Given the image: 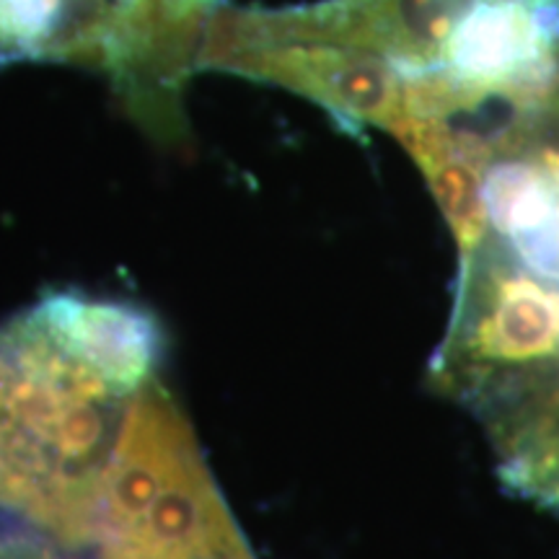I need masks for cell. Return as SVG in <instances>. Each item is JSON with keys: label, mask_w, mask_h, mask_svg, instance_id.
<instances>
[{"label": "cell", "mask_w": 559, "mask_h": 559, "mask_svg": "<svg viewBox=\"0 0 559 559\" xmlns=\"http://www.w3.org/2000/svg\"><path fill=\"white\" fill-rule=\"evenodd\" d=\"M194 456H200L198 445L177 407L156 383H145L124 409L104 469L102 547L130 534Z\"/></svg>", "instance_id": "277c9868"}, {"label": "cell", "mask_w": 559, "mask_h": 559, "mask_svg": "<svg viewBox=\"0 0 559 559\" xmlns=\"http://www.w3.org/2000/svg\"><path fill=\"white\" fill-rule=\"evenodd\" d=\"M481 0H321L285 11H239L249 29L379 55L402 81L436 73L453 32Z\"/></svg>", "instance_id": "3957f363"}, {"label": "cell", "mask_w": 559, "mask_h": 559, "mask_svg": "<svg viewBox=\"0 0 559 559\" xmlns=\"http://www.w3.org/2000/svg\"><path fill=\"white\" fill-rule=\"evenodd\" d=\"M202 0H0V62H99L135 86L169 68Z\"/></svg>", "instance_id": "7a4b0ae2"}, {"label": "cell", "mask_w": 559, "mask_h": 559, "mask_svg": "<svg viewBox=\"0 0 559 559\" xmlns=\"http://www.w3.org/2000/svg\"><path fill=\"white\" fill-rule=\"evenodd\" d=\"M29 317L62 353L99 376L115 396L135 394L151 383L164 355L158 319L130 300L50 293Z\"/></svg>", "instance_id": "5b68a950"}, {"label": "cell", "mask_w": 559, "mask_h": 559, "mask_svg": "<svg viewBox=\"0 0 559 559\" xmlns=\"http://www.w3.org/2000/svg\"><path fill=\"white\" fill-rule=\"evenodd\" d=\"M559 368V283L487 236L459 272L449 337L432 362L443 391L479 412Z\"/></svg>", "instance_id": "6da1fadb"}, {"label": "cell", "mask_w": 559, "mask_h": 559, "mask_svg": "<svg viewBox=\"0 0 559 559\" xmlns=\"http://www.w3.org/2000/svg\"><path fill=\"white\" fill-rule=\"evenodd\" d=\"M500 456V479L513 492L559 510V409L513 396L485 412Z\"/></svg>", "instance_id": "8992f818"}, {"label": "cell", "mask_w": 559, "mask_h": 559, "mask_svg": "<svg viewBox=\"0 0 559 559\" xmlns=\"http://www.w3.org/2000/svg\"><path fill=\"white\" fill-rule=\"evenodd\" d=\"M547 117L555 124H559V75H557V83H555V91H551V99H549V107H547Z\"/></svg>", "instance_id": "52a82bcc"}]
</instances>
